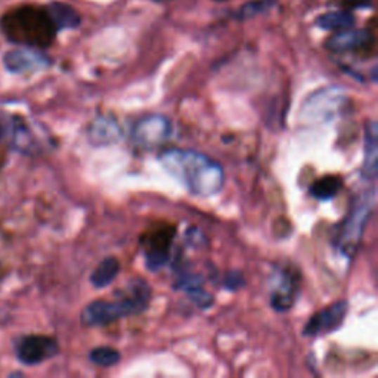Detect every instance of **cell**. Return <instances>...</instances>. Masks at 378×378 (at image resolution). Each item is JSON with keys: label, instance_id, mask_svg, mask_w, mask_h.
<instances>
[{"label": "cell", "instance_id": "3", "mask_svg": "<svg viewBox=\"0 0 378 378\" xmlns=\"http://www.w3.org/2000/svg\"><path fill=\"white\" fill-rule=\"evenodd\" d=\"M150 300V285L141 278L132 280L112 300L99 299L84 306L80 313L82 324L84 327H103L123 318L139 315L147 311Z\"/></svg>", "mask_w": 378, "mask_h": 378}, {"label": "cell", "instance_id": "19", "mask_svg": "<svg viewBox=\"0 0 378 378\" xmlns=\"http://www.w3.org/2000/svg\"><path fill=\"white\" fill-rule=\"evenodd\" d=\"M343 186V181L339 176H324L318 179L311 186V195L319 201L332 200Z\"/></svg>", "mask_w": 378, "mask_h": 378}, {"label": "cell", "instance_id": "18", "mask_svg": "<svg viewBox=\"0 0 378 378\" xmlns=\"http://www.w3.org/2000/svg\"><path fill=\"white\" fill-rule=\"evenodd\" d=\"M316 22L319 27L324 28V30L343 32V30H347V28H353L355 17L351 12L336 11V12L324 13V15L318 18Z\"/></svg>", "mask_w": 378, "mask_h": 378}, {"label": "cell", "instance_id": "15", "mask_svg": "<svg viewBox=\"0 0 378 378\" xmlns=\"http://www.w3.org/2000/svg\"><path fill=\"white\" fill-rule=\"evenodd\" d=\"M45 11L48 12L49 18L52 20L56 30H65V28H76L82 22L80 13L67 4L53 2L45 6Z\"/></svg>", "mask_w": 378, "mask_h": 378}, {"label": "cell", "instance_id": "20", "mask_svg": "<svg viewBox=\"0 0 378 378\" xmlns=\"http://www.w3.org/2000/svg\"><path fill=\"white\" fill-rule=\"evenodd\" d=\"M89 359L98 367H112L120 360V353L112 347L99 346L91 351Z\"/></svg>", "mask_w": 378, "mask_h": 378}, {"label": "cell", "instance_id": "16", "mask_svg": "<svg viewBox=\"0 0 378 378\" xmlns=\"http://www.w3.org/2000/svg\"><path fill=\"white\" fill-rule=\"evenodd\" d=\"M87 135H89L92 143L96 145L114 143L120 138V126L112 119L99 117L92 122L89 130H87Z\"/></svg>", "mask_w": 378, "mask_h": 378}, {"label": "cell", "instance_id": "8", "mask_svg": "<svg viewBox=\"0 0 378 378\" xmlns=\"http://www.w3.org/2000/svg\"><path fill=\"white\" fill-rule=\"evenodd\" d=\"M348 303L346 300H339L330 304L325 309L316 312L303 328V336L316 337L322 334L337 331L347 316Z\"/></svg>", "mask_w": 378, "mask_h": 378}, {"label": "cell", "instance_id": "14", "mask_svg": "<svg viewBox=\"0 0 378 378\" xmlns=\"http://www.w3.org/2000/svg\"><path fill=\"white\" fill-rule=\"evenodd\" d=\"M378 166V139L377 123L370 120L365 126V155H363V178L374 181Z\"/></svg>", "mask_w": 378, "mask_h": 378}, {"label": "cell", "instance_id": "2", "mask_svg": "<svg viewBox=\"0 0 378 378\" xmlns=\"http://www.w3.org/2000/svg\"><path fill=\"white\" fill-rule=\"evenodd\" d=\"M0 33L13 45L46 49L56 37V27L45 8L21 5L11 8L0 18Z\"/></svg>", "mask_w": 378, "mask_h": 378}, {"label": "cell", "instance_id": "24", "mask_svg": "<svg viewBox=\"0 0 378 378\" xmlns=\"http://www.w3.org/2000/svg\"><path fill=\"white\" fill-rule=\"evenodd\" d=\"M341 2L348 8H368L371 0H341Z\"/></svg>", "mask_w": 378, "mask_h": 378}, {"label": "cell", "instance_id": "22", "mask_svg": "<svg viewBox=\"0 0 378 378\" xmlns=\"http://www.w3.org/2000/svg\"><path fill=\"white\" fill-rule=\"evenodd\" d=\"M245 285V280L241 272L238 271H232L229 273H226L225 280H223V287L229 292H237L241 287Z\"/></svg>", "mask_w": 378, "mask_h": 378}, {"label": "cell", "instance_id": "5", "mask_svg": "<svg viewBox=\"0 0 378 378\" xmlns=\"http://www.w3.org/2000/svg\"><path fill=\"white\" fill-rule=\"evenodd\" d=\"M174 235H176V228L173 225H163L152 228L141 238L145 265H147L150 271L155 272L167 265L171 254Z\"/></svg>", "mask_w": 378, "mask_h": 378}, {"label": "cell", "instance_id": "10", "mask_svg": "<svg viewBox=\"0 0 378 378\" xmlns=\"http://www.w3.org/2000/svg\"><path fill=\"white\" fill-rule=\"evenodd\" d=\"M4 67L12 74H24L34 72L51 65V60L34 48H18L5 52Z\"/></svg>", "mask_w": 378, "mask_h": 378}, {"label": "cell", "instance_id": "11", "mask_svg": "<svg viewBox=\"0 0 378 378\" xmlns=\"http://www.w3.org/2000/svg\"><path fill=\"white\" fill-rule=\"evenodd\" d=\"M374 34L368 30H347L337 32L327 40V48L331 52H362L368 53L374 49Z\"/></svg>", "mask_w": 378, "mask_h": 378}, {"label": "cell", "instance_id": "12", "mask_svg": "<svg viewBox=\"0 0 378 378\" xmlns=\"http://www.w3.org/2000/svg\"><path fill=\"white\" fill-rule=\"evenodd\" d=\"M11 133H12V148L24 154L30 155L39 150V141L33 132V129L28 123L20 117L13 115L11 122Z\"/></svg>", "mask_w": 378, "mask_h": 378}, {"label": "cell", "instance_id": "6", "mask_svg": "<svg viewBox=\"0 0 378 378\" xmlns=\"http://www.w3.org/2000/svg\"><path fill=\"white\" fill-rule=\"evenodd\" d=\"M15 355L22 365L34 367L60 353L58 340L43 334H27L15 341Z\"/></svg>", "mask_w": 378, "mask_h": 378}, {"label": "cell", "instance_id": "1", "mask_svg": "<svg viewBox=\"0 0 378 378\" xmlns=\"http://www.w3.org/2000/svg\"><path fill=\"white\" fill-rule=\"evenodd\" d=\"M159 162L174 179L179 181L194 195L211 197L223 186V169L202 152L170 148L162 152Z\"/></svg>", "mask_w": 378, "mask_h": 378}, {"label": "cell", "instance_id": "9", "mask_svg": "<svg viewBox=\"0 0 378 378\" xmlns=\"http://www.w3.org/2000/svg\"><path fill=\"white\" fill-rule=\"evenodd\" d=\"M171 133L170 122L163 115H150L139 120L133 130L132 139L138 147L143 150H152L162 145Z\"/></svg>", "mask_w": 378, "mask_h": 378}, {"label": "cell", "instance_id": "21", "mask_svg": "<svg viewBox=\"0 0 378 378\" xmlns=\"http://www.w3.org/2000/svg\"><path fill=\"white\" fill-rule=\"evenodd\" d=\"M275 0H254V2L247 4L241 8V11L238 12V18L240 20H247L259 15V13H263L268 9L272 8Z\"/></svg>", "mask_w": 378, "mask_h": 378}, {"label": "cell", "instance_id": "17", "mask_svg": "<svg viewBox=\"0 0 378 378\" xmlns=\"http://www.w3.org/2000/svg\"><path fill=\"white\" fill-rule=\"evenodd\" d=\"M120 271V261L115 257H107L95 268L91 275V282L95 288H105L115 278Z\"/></svg>", "mask_w": 378, "mask_h": 378}, {"label": "cell", "instance_id": "23", "mask_svg": "<svg viewBox=\"0 0 378 378\" xmlns=\"http://www.w3.org/2000/svg\"><path fill=\"white\" fill-rule=\"evenodd\" d=\"M186 240H188V242H191L194 245H200L201 241L204 238H202V234H201L200 229L191 228V229H188V232H186Z\"/></svg>", "mask_w": 378, "mask_h": 378}, {"label": "cell", "instance_id": "25", "mask_svg": "<svg viewBox=\"0 0 378 378\" xmlns=\"http://www.w3.org/2000/svg\"><path fill=\"white\" fill-rule=\"evenodd\" d=\"M5 136H6V127H5V124L2 122H0V142L4 141Z\"/></svg>", "mask_w": 378, "mask_h": 378}, {"label": "cell", "instance_id": "7", "mask_svg": "<svg viewBox=\"0 0 378 378\" xmlns=\"http://www.w3.org/2000/svg\"><path fill=\"white\" fill-rule=\"evenodd\" d=\"M300 289V273L293 266H285L273 280L271 306L276 312H287L293 308Z\"/></svg>", "mask_w": 378, "mask_h": 378}, {"label": "cell", "instance_id": "13", "mask_svg": "<svg viewBox=\"0 0 378 378\" xmlns=\"http://www.w3.org/2000/svg\"><path fill=\"white\" fill-rule=\"evenodd\" d=\"M174 288L183 292L200 309H207L213 304V296L202 287V278L195 273H185L179 276Z\"/></svg>", "mask_w": 378, "mask_h": 378}, {"label": "cell", "instance_id": "4", "mask_svg": "<svg viewBox=\"0 0 378 378\" xmlns=\"http://www.w3.org/2000/svg\"><path fill=\"white\" fill-rule=\"evenodd\" d=\"M375 193L367 191L353 201V207L344 221L337 238V244L346 256H353L356 247L362 238L363 229L368 222V217L374 207Z\"/></svg>", "mask_w": 378, "mask_h": 378}]
</instances>
